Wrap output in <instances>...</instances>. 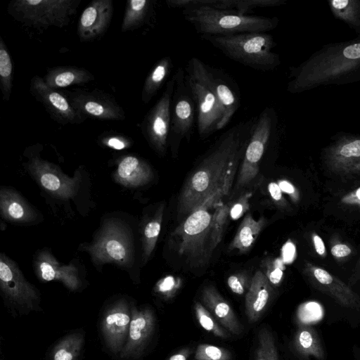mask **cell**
Here are the masks:
<instances>
[{
	"mask_svg": "<svg viewBox=\"0 0 360 360\" xmlns=\"http://www.w3.org/2000/svg\"><path fill=\"white\" fill-rule=\"evenodd\" d=\"M200 38L229 59L256 70L271 71L281 64L279 56L273 51L276 43L267 32L201 35Z\"/></svg>",
	"mask_w": 360,
	"mask_h": 360,
	"instance_id": "277c9868",
	"label": "cell"
},
{
	"mask_svg": "<svg viewBox=\"0 0 360 360\" xmlns=\"http://www.w3.org/2000/svg\"><path fill=\"white\" fill-rule=\"evenodd\" d=\"M262 271L271 285H278L283 276V262L281 259H264L262 264Z\"/></svg>",
	"mask_w": 360,
	"mask_h": 360,
	"instance_id": "74e56055",
	"label": "cell"
},
{
	"mask_svg": "<svg viewBox=\"0 0 360 360\" xmlns=\"http://www.w3.org/2000/svg\"><path fill=\"white\" fill-rule=\"evenodd\" d=\"M131 319V307L124 299L115 301L103 313L101 333L106 347L115 354H120L127 342Z\"/></svg>",
	"mask_w": 360,
	"mask_h": 360,
	"instance_id": "7c38bea8",
	"label": "cell"
},
{
	"mask_svg": "<svg viewBox=\"0 0 360 360\" xmlns=\"http://www.w3.org/2000/svg\"><path fill=\"white\" fill-rule=\"evenodd\" d=\"M30 91L58 122L66 124H80L84 117L71 105L70 102L60 93L49 86L40 77H32Z\"/></svg>",
	"mask_w": 360,
	"mask_h": 360,
	"instance_id": "9a60e30c",
	"label": "cell"
},
{
	"mask_svg": "<svg viewBox=\"0 0 360 360\" xmlns=\"http://www.w3.org/2000/svg\"><path fill=\"white\" fill-rule=\"evenodd\" d=\"M205 63L191 58L184 68L185 79L196 106V125L199 136L207 139L220 130L223 111L205 75Z\"/></svg>",
	"mask_w": 360,
	"mask_h": 360,
	"instance_id": "5b68a950",
	"label": "cell"
},
{
	"mask_svg": "<svg viewBox=\"0 0 360 360\" xmlns=\"http://www.w3.org/2000/svg\"><path fill=\"white\" fill-rule=\"evenodd\" d=\"M169 8H185L193 6H205L216 9L230 11L241 15L257 8L278 6L283 0H167Z\"/></svg>",
	"mask_w": 360,
	"mask_h": 360,
	"instance_id": "ffe728a7",
	"label": "cell"
},
{
	"mask_svg": "<svg viewBox=\"0 0 360 360\" xmlns=\"http://www.w3.org/2000/svg\"><path fill=\"white\" fill-rule=\"evenodd\" d=\"M271 294V285L264 273L260 270L256 271L245 295L246 313L250 323L257 321L261 317Z\"/></svg>",
	"mask_w": 360,
	"mask_h": 360,
	"instance_id": "7402d4cb",
	"label": "cell"
},
{
	"mask_svg": "<svg viewBox=\"0 0 360 360\" xmlns=\"http://www.w3.org/2000/svg\"><path fill=\"white\" fill-rule=\"evenodd\" d=\"M316 279L322 285H328L333 282L332 276L326 270L317 268L314 271Z\"/></svg>",
	"mask_w": 360,
	"mask_h": 360,
	"instance_id": "bcb514c9",
	"label": "cell"
},
{
	"mask_svg": "<svg viewBox=\"0 0 360 360\" xmlns=\"http://www.w3.org/2000/svg\"><path fill=\"white\" fill-rule=\"evenodd\" d=\"M202 300L220 323L230 333L239 335L242 325L230 304L213 285L205 286L202 292Z\"/></svg>",
	"mask_w": 360,
	"mask_h": 360,
	"instance_id": "44dd1931",
	"label": "cell"
},
{
	"mask_svg": "<svg viewBox=\"0 0 360 360\" xmlns=\"http://www.w3.org/2000/svg\"><path fill=\"white\" fill-rule=\"evenodd\" d=\"M103 143L113 149L122 150L129 146V142L127 139L121 136H112L105 138Z\"/></svg>",
	"mask_w": 360,
	"mask_h": 360,
	"instance_id": "ee69618b",
	"label": "cell"
},
{
	"mask_svg": "<svg viewBox=\"0 0 360 360\" xmlns=\"http://www.w3.org/2000/svg\"><path fill=\"white\" fill-rule=\"evenodd\" d=\"M153 9V1L150 0H129L122 23V32L133 30L147 22Z\"/></svg>",
	"mask_w": 360,
	"mask_h": 360,
	"instance_id": "83f0119b",
	"label": "cell"
},
{
	"mask_svg": "<svg viewBox=\"0 0 360 360\" xmlns=\"http://www.w3.org/2000/svg\"><path fill=\"white\" fill-rule=\"evenodd\" d=\"M29 169L45 190L63 199L73 196L80 179L77 175L67 176L56 165L37 157L31 159Z\"/></svg>",
	"mask_w": 360,
	"mask_h": 360,
	"instance_id": "e0dca14e",
	"label": "cell"
},
{
	"mask_svg": "<svg viewBox=\"0 0 360 360\" xmlns=\"http://www.w3.org/2000/svg\"><path fill=\"white\" fill-rule=\"evenodd\" d=\"M175 73L166 83L165 89L153 108L148 112L141 131L153 150L163 155L169 145L171 122V104L175 86Z\"/></svg>",
	"mask_w": 360,
	"mask_h": 360,
	"instance_id": "30bf717a",
	"label": "cell"
},
{
	"mask_svg": "<svg viewBox=\"0 0 360 360\" xmlns=\"http://www.w3.org/2000/svg\"><path fill=\"white\" fill-rule=\"evenodd\" d=\"M230 187L224 185L211 194L172 233L177 252L192 266L205 265L209 260L210 236L212 213L223 197L229 195Z\"/></svg>",
	"mask_w": 360,
	"mask_h": 360,
	"instance_id": "7a4b0ae2",
	"label": "cell"
},
{
	"mask_svg": "<svg viewBox=\"0 0 360 360\" xmlns=\"http://www.w3.org/2000/svg\"><path fill=\"white\" fill-rule=\"evenodd\" d=\"M196 360H230L231 354L224 347L208 344H200L197 347Z\"/></svg>",
	"mask_w": 360,
	"mask_h": 360,
	"instance_id": "8d00e7d4",
	"label": "cell"
},
{
	"mask_svg": "<svg viewBox=\"0 0 360 360\" xmlns=\"http://www.w3.org/2000/svg\"><path fill=\"white\" fill-rule=\"evenodd\" d=\"M80 0H16L11 1L8 13L24 25L38 28L67 26Z\"/></svg>",
	"mask_w": 360,
	"mask_h": 360,
	"instance_id": "8992f818",
	"label": "cell"
},
{
	"mask_svg": "<svg viewBox=\"0 0 360 360\" xmlns=\"http://www.w3.org/2000/svg\"><path fill=\"white\" fill-rule=\"evenodd\" d=\"M351 249L345 244H338L334 245L331 249V253L337 257H343L349 255Z\"/></svg>",
	"mask_w": 360,
	"mask_h": 360,
	"instance_id": "c3c4849f",
	"label": "cell"
},
{
	"mask_svg": "<svg viewBox=\"0 0 360 360\" xmlns=\"http://www.w3.org/2000/svg\"><path fill=\"white\" fill-rule=\"evenodd\" d=\"M256 360H278L274 337L266 328H261L258 333Z\"/></svg>",
	"mask_w": 360,
	"mask_h": 360,
	"instance_id": "836d02e7",
	"label": "cell"
},
{
	"mask_svg": "<svg viewBox=\"0 0 360 360\" xmlns=\"http://www.w3.org/2000/svg\"><path fill=\"white\" fill-rule=\"evenodd\" d=\"M204 70L205 79L223 111L220 126L222 129L230 122L240 105L239 87L233 77L221 69L205 63Z\"/></svg>",
	"mask_w": 360,
	"mask_h": 360,
	"instance_id": "5bb4252c",
	"label": "cell"
},
{
	"mask_svg": "<svg viewBox=\"0 0 360 360\" xmlns=\"http://www.w3.org/2000/svg\"><path fill=\"white\" fill-rule=\"evenodd\" d=\"M194 309L198 323L205 330L218 338H226L229 336V333L217 323L210 311L200 302H195Z\"/></svg>",
	"mask_w": 360,
	"mask_h": 360,
	"instance_id": "d590c367",
	"label": "cell"
},
{
	"mask_svg": "<svg viewBox=\"0 0 360 360\" xmlns=\"http://www.w3.org/2000/svg\"><path fill=\"white\" fill-rule=\"evenodd\" d=\"M34 267L37 275L43 281H60L72 291L77 290L82 285L76 267L72 264H60L47 250L39 253Z\"/></svg>",
	"mask_w": 360,
	"mask_h": 360,
	"instance_id": "d6986e66",
	"label": "cell"
},
{
	"mask_svg": "<svg viewBox=\"0 0 360 360\" xmlns=\"http://www.w3.org/2000/svg\"><path fill=\"white\" fill-rule=\"evenodd\" d=\"M113 14L111 0H94L84 9L77 24V35L82 41H90L108 30Z\"/></svg>",
	"mask_w": 360,
	"mask_h": 360,
	"instance_id": "ac0fdd59",
	"label": "cell"
},
{
	"mask_svg": "<svg viewBox=\"0 0 360 360\" xmlns=\"http://www.w3.org/2000/svg\"><path fill=\"white\" fill-rule=\"evenodd\" d=\"M295 245L290 242L286 243L282 248V260H283V262L285 263L291 262L295 257Z\"/></svg>",
	"mask_w": 360,
	"mask_h": 360,
	"instance_id": "7dc6e473",
	"label": "cell"
},
{
	"mask_svg": "<svg viewBox=\"0 0 360 360\" xmlns=\"http://www.w3.org/2000/svg\"><path fill=\"white\" fill-rule=\"evenodd\" d=\"M252 278L245 272L236 273L227 278V285L231 290L237 295H243L250 288Z\"/></svg>",
	"mask_w": 360,
	"mask_h": 360,
	"instance_id": "ab89813d",
	"label": "cell"
},
{
	"mask_svg": "<svg viewBox=\"0 0 360 360\" xmlns=\"http://www.w3.org/2000/svg\"><path fill=\"white\" fill-rule=\"evenodd\" d=\"M72 107L84 118L101 120L124 119L122 109L108 96L97 91H77L70 96Z\"/></svg>",
	"mask_w": 360,
	"mask_h": 360,
	"instance_id": "2e32d148",
	"label": "cell"
},
{
	"mask_svg": "<svg viewBox=\"0 0 360 360\" xmlns=\"http://www.w3.org/2000/svg\"><path fill=\"white\" fill-rule=\"evenodd\" d=\"M277 123V115L272 107H266L257 116L255 127L243 156L236 189L247 186L257 176L271 138L276 132Z\"/></svg>",
	"mask_w": 360,
	"mask_h": 360,
	"instance_id": "ba28073f",
	"label": "cell"
},
{
	"mask_svg": "<svg viewBox=\"0 0 360 360\" xmlns=\"http://www.w3.org/2000/svg\"><path fill=\"white\" fill-rule=\"evenodd\" d=\"M250 192H246L241 195L236 200L232 202L230 208L229 217L233 220H237L250 209Z\"/></svg>",
	"mask_w": 360,
	"mask_h": 360,
	"instance_id": "b9f144b4",
	"label": "cell"
},
{
	"mask_svg": "<svg viewBox=\"0 0 360 360\" xmlns=\"http://www.w3.org/2000/svg\"><path fill=\"white\" fill-rule=\"evenodd\" d=\"M231 205L232 202L223 203L221 201L217 204L212 212L210 236V250L211 255L221 240L226 224L229 218Z\"/></svg>",
	"mask_w": 360,
	"mask_h": 360,
	"instance_id": "4dcf8cb0",
	"label": "cell"
},
{
	"mask_svg": "<svg viewBox=\"0 0 360 360\" xmlns=\"http://www.w3.org/2000/svg\"><path fill=\"white\" fill-rule=\"evenodd\" d=\"M356 1L348 0H333L330 1V5L336 16L359 26V17L356 15V13H359L360 6H356Z\"/></svg>",
	"mask_w": 360,
	"mask_h": 360,
	"instance_id": "e575fe53",
	"label": "cell"
},
{
	"mask_svg": "<svg viewBox=\"0 0 360 360\" xmlns=\"http://www.w3.org/2000/svg\"><path fill=\"white\" fill-rule=\"evenodd\" d=\"M13 63L7 47L0 38V83L4 100L10 98L13 84Z\"/></svg>",
	"mask_w": 360,
	"mask_h": 360,
	"instance_id": "d6a6232c",
	"label": "cell"
},
{
	"mask_svg": "<svg viewBox=\"0 0 360 360\" xmlns=\"http://www.w3.org/2000/svg\"><path fill=\"white\" fill-rule=\"evenodd\" d=\"M257 120V116L238 122L225 131L186 180L178 202V211L188 215L211 194L232 184Z\"/></svg>",
	"mask_w": 360,
	"mask_h": 360,
	"instance_id": "6da1fadb",
	"label": "cell"
},
{
	"mask_svg": "<svg viewBox=\"0 0 360 360\" xmlns=\"http://www.w3.org/2000/svg\"><path fill=\"white\" fill-rule=\"evenodd\" d=\"M1 216L8 221L27 223L34 220L36 214L32 208L15 191L2 188L0 191Z\"/></svg>",
	"mask_w": 360,
	"mask_h": 360,
	"instance_id": "cb8c5ba5",
	"label": "cell"
},
{
	"mask_svg": "<svg viewBox=\"0 0 360 360\" xmlns=\"http://www.w3.org/2000/svg\"><path fill=\"white\" fill-rule=\"evenodd\" d=\"M0 288L5 304L13 314L27 315L40 310V295L36 288L24 277L17 264L1 253Z\"/></svg>",
	"mask_w": 360,
	"mask_h": 360,
	"instance_id": "52a82bcc",
	"label": "cell"
},
{
	"mask_svg": "<svg viewBox=\"0 0 360 360\" xmlns=\"http://www.w3.org/2000/svg\"><path fill=\"white\" fill-rule=\"evenodd\" d=\"M181 285V280L173 276H167L160 279L156 284L155 290L165 298L173 297Z\"/></svg>",
	"mask_w": 360,
	"mask_h": 360,
	"instance_id": "f35d334b",
	"label": "cell"
},
{
	"mask_svg": "<svg viewBox=\"0 0 360 360\" xmlns=\"http://www.w3.org/2000/svg\"><path fill=\"white\" fill-rule=\"evenodd\" d=\"M84 345L83 332H72L58 340L50 354L51 360H78Z\"/></svg>",
	"mask_w": 360,
	"mask_h": 360,
	"instance_id": "f1b7e54d",
	"label": "cell"
},
{
	"mask_svg": "<svg viewBox=\"0 0 360 360\" xmlns=\"http://www.w3.org/2000/svg\"><path fill=\"white\" fill-rule=\"evenodd\" d=\"M314 243L317 253L323 255L325 252V246L322 239L316 235L314 236Z\"/></svg>",
	"mask_w": 360,
	"mask_h": 360,
	"instance_id": "816d5d0a",
	"label": "cell"
},
{
	"mask_svg": "<svg viewBox=\"0 0 360 360\" xmlns=\"http://www.w3.org/2000/svg\"><path fill=\"white\" fill-rule=\"evenodd\" d=\"M356 196L360 200V187L356 191Z\"/></svg>",
	"mask_w": 360,
	"mask_h": 360,
	"instance_id": "f5cc1de1",
	"label": "cell"
},
{
	"mask_svg": "<svg viewBox=\"0 0 360 360\" xmlns=\"http://www.w3.org/2000/svg\"><path fill=\"white\" fill-rule=\"evenodd\" d=\"M87 250L96 263L114 262L125 266L131 261L129 239L123 229L115 223L107 224Z\"/></svg>",
	"mask_w": 360,
	"mask_h": 360,
	"instance_id": "8fae6325",
	"label": "cell"
},
{
	"mask_svg": "<svg viewBox=\"0 0 360 360\" xmlns=\"http://www.w3.org/2000/svg\"><path fill=\"white\" fill-rule=\"evenodd\" d=\"M268 191L273 201L281 205L283 200V192L277 183L271 181L268 185Z\"/></svg>",
	"mask_w": 360,
	"mask_h": 360,
	"instance_id": "f6af8a7d",
	"label": "cell"
},
{
	"mask_svg": "<svg viewBox=\"0 0 360 360\" xmlns=\"http://www.w3.org/2000/svg\"><path fill=\"white\" fill-rule=\"evenodd\" d=\"M44 79L49 86L56 89L88 83L94 79V76L84 68L63 66L49 70Z\"/></svg>",
	"mask_w": 360,
	"mask_h": 360,
	"instance_id": "d4e9b609",
	"label": "cell"
},
{
	"mask_svg": "<svg viewBox=\"0 0 360 360\" xmlns=\"http://www.w3.org/2000/svg\"><path fill=\"white\" fill-rule=\"evenodd\" d=\"M175 75L169 145L176 151L183 140L190 141L197 120V112L195 103L186 82L184 68L179 67Z\"/></svg>",
	"mask_w": 360,
	"mask_h": 360,
	"instance_id": "9c48e42d",
	"label": "cell"
},
{
	"mask_svg": "<svg viewBox=\"0 0 360 360\" xmlns=\"http://www.w3.org/2000/svg\"><path fill=\"white\" fill-rule=\"evenodd\" d=\"M191 353L190 348H183L177 353L172 355L167 360H187Z\"/></svg>",
	"mask_w": 360,
	"mask_h": 360,
	"instance_id": "f907efd6",
	"label": "cell"
},
{
	"mask_svg": "<svg viewBox=\"0 0 360 360\" xmlns=\"http://www.w3.org/2000/svg\"><path fill=\"white\" fill-rule=\"evenodd\" d=\"M164 205L158 208L153 217L145 225L143 231V257L146 262L150 257L158 240L162 222Z\"/></svg>",
	"mask_w": 360,
	"mask_h": 360,
	"instance_id": "f546056e",
	"label": "cell"
},
{
	"mask_svg": "<svg viewBox=\"0 0 360 360\" xmlns=\"http://www.w3.org/2000/svg\"><path fill=\"white\" fill-rule=\"evenodd\" d=\"M298 316L304 323H314L322 318L323 309L316 302H308L301 307Z\"/></svg>",
	"mask_w": 360,
	"mask_h": 360,
	"instance_id": "60d3db41",
	"label": "cell"
},
{
	"mask_svg": "<svg viewBox=\"0 0 360 360\" xmlns=\"http://www.w3.org/2000/svg\"><path fill=\"white\" fill-rule=\"evenodd\" d=\"M340 154L345 158H354L360 156V139L354 140L343 145Z\"/></svg>",
	"mask_w": 360,
	"mask_h": 360,
	"instance_id": "7bdbcfd3",
	"label": "cell"
},
{
	"mask_svg": "<svg viewBox=\"0 0 360 360\" xmlns=\"http://www.w3.org/2000/svg\"><path fill=\"white\" fill-rule=\"evenodd\" d=\"M266 221L264 217L255 220L250 213L246 214L238 226L231 242L229 250H238L241 253L248 252L264 227Z\"/></svg>",
	"mask_w": 360,
	"mask_h": 360,
	"instance_id": "484cf974",
	"label": "cell"
},
{
	"mask_svg": "<svg viewBox=\"0 0 360 360\" xmlns=\"http://www.w3.org/2000/svg\"><path fill=\"white\" fill-rule=\"evenodd\" d=\"M131 319L127 342L120 353L122 360H136L141 357L155 328V316L149 307H131Z\"/></svg>",
	"mask_w": 360,
	"mask_h": 360,
	"instance_id": "4fadbf2b",
	"label": "cell"
},
{
	"mask_svg": "<svg viewBox=\"0 0 360 360\" xmlns=\"http://www.w3.org/2000/svg\"><path fill=\"white\" fill-rule=\"evenodd\" d=\"M182 15L200 36L267 32L275 29L279 22L276 17L241 15L205 6L183 8Z\"/></svg>",
	"mask_w": 360,
	"mask_h": 360,
	"instance_id": "3957f363",
	"label": "cell"
},
{
	"mask_svg": "<svg viewBox=\"0 0 360 360\" xmlns=\"http://www.w3.org/2000/svg\"><path fill=\"white\" fill-rule=\"evenodd\" d=\"M150 166L134 155L123 157L119 162L115 178L127 187H138L149 182L153 178Z\"/></svg>",
	"mask_w": 360,
	"mask_h": 360,
	"instance_id": "603a6c76",
	"label": "cell"
},
{
	"mask_svg": "<svg viewBox=\"0 0 360 360\" xmlns=\"http://www.w3.org/2000/svg\"><path fill=\"white\" fill-rule=\"evenodd\" d=\"M278 185L279 186L282 192L288 193L290 195H295V188L290 182L286 180H280L278 182Z\"/></svg>",
	"mask_w": 360,
	"mask_h": 360,
	"instance_id": "681fc988",
	"label": "cell"
},
{
	"mask_svg": "<svg viewBox=\"0 0 360 360\" xmlns=\"http://www.w3.org/2000/svg\"><path fill=\"white\" fill-rule=\"evenodd\" d=\"M173 68V62L169 56L160 59L146 78L141 92V101L148 103L165 84Z\"/></svg>",
	"mask_w": 360,
	"mask_h": 360,
	"instance_id": "4316f807",
	"label": "cell"
},
{
	"mask_svg": "<svg viewBox=\"0 0 360 360\" xmlns=\"http://www.w3.org/2000/svg\"><path fill=\"white\" fill-rule=\"evenodd\" d=\"M294 345L299 353L303 355H314L321 359L323 355L319 338L315 331L309 327L301 328L297 333Z\"/></svg>",
	"mask_w": 360,
	"mask_h": 360,
	"instance_id": "1f68e13d",
	"label": "cell"
}]
</instances>
